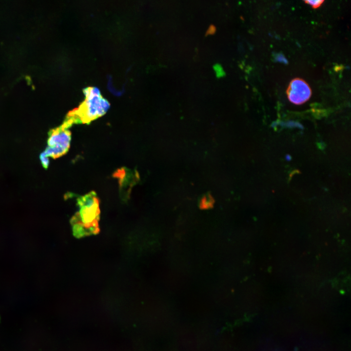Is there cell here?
<instances>
[{"label":"cell","instance_id":"9","mask_svg":"<svg viewBox=\"0 0 351 351\" xmlns=\"http://www.w3.org/2000/svg\"><path fill=\"white\" fill-rule=\"evenodd\" d=\"M215 30H216L215 27L213 25H211L210 26L209 29L207 31L205 35L207 36L209 34H213L215 33Z\"/></svg>","mask_w":351,"mask_h":351},{"label":"cell","instance_id":"7","mask_svg":"<svg viewBox=\"0 0 351 351\" xmlns=\"http://www.w3.org/2000/svg\"><path fill=\"white\" fill-rule=\"evenodd\" d=\"M305 2L311 5L313 8H317L321 6L324 0H306Z\"/></svg>","mask_w":351,"mask_h":351},{"label":"cell","instance_id":"8","mask_svg":"<svg viewBox=\"0 0 351 351\" xmlns=\"http://www.w3.org/2000/svg\"><path fill=\"white\" fill-rule=\"evenodd\" d=\"M213 199L210 195H205L202 200V205L208 206L210 205L212 203Z\"/></svg>","mask_w":351,"mask_h":351},{"label":"cell","instance_id":"5","mask_svg":"<svg viewBox=\"0 0 351 351\" xmlns=\"http://www.w3.org/2000/svg\"><path fill=\"white\" fill-rule=\"evenodd\" d=\"M286 92L289 101L296 105L304 103L312 95L311 89L307 83L299 78L291 81Z\"/></svg>","mask_w":351,"mask_h":351},{"label":"cell","instance_id":"3","mask_svg":"<svg viewBox=\"0 0 351 351\" xmlns=\"http://www.w3.org/2000/svg\"><path fill=\"white\" fill-rule=\"evenodd\" d=\"M71 134L62 125L52 129L49 133L48 146L44 151L48 156L57 158L65 155L69 150Z\"/></svg>","mask_w":351,"mask_h":351},{"label":"cell","instance_id":"2","mask_svg":"<svg viewBox=\"0 0 351 351\" xmlns=\"http://www.w3.org/2000/svg\"><path fill=\"white\" fill-rule=\"evenodd\" d=\"M83 92L84 100L78 107L70 111L63 121L70 127L74 124H89L103 116L110 107L109 101L102 96L97 87H86Z\"/></svg>","mask_w":351,"mask_h":351},{"label":"cell","instance_id":"6","mask_svg":"<svg viewBox=\"0 0 351 351\" xmlns=\"http://www.w3.org/2000/svg\"><path fill=\"white\" fill-rule=\"evenodd\" d=\"M39 158L43 167L47 168L49 164V160L48 156L44 151L40 155Z\"/></svg>","mask_w":351,"mask_h":351},{"label":"cell","instance_id":"4","mask_svg":"<svg viewBox=\"0 0 351 351\" xmlns=\"http://www.w3.org/2000/svg\"><path fill=\"white\" fill-rule=\"evenodd\" d=\"M113 176L118 179L122 199L127 201L129 199L132 187L139 179L137 172L123 167L117 169L114 172Z\"/></svg>","mask_w":351,"mask_h":351},{"label":"cell","instance_id":"1","mask_svg":"<svg viewBox=\"0 0 351 351\" xmlns=\"http://www.w3.org/2000/svg\"><path fill=\"white\" fill-rule=\"evenodd\" d=\"M78 211L70 220L74 236L77 238L97 234L99 231V201L91 191L77 199Z\"/></svg>","mask_w":351,"mask_h":351}]
</instances>
